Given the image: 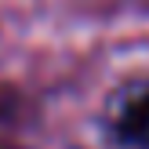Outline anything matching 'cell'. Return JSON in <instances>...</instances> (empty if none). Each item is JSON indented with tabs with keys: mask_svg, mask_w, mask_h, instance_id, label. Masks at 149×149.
Returning a JSON list of instances; mask_svg holds the SVG:
<instances>
[{
	"mask_svg": "<svg viewBox=\"0 0 149 149\" xmlns=\"http://www.w3.org/2000/svg\"><path fill=\"white\" fill-rule=\"evenodd\" d=\"M124 135H127V138H146L149 135V98L138 102V106L127 113V120H124Z\"/></svg>",
	"mask_w": 149,
	"mask_h": 149,
	"instance_id": "6da1fadb",
	"label": "cell"
}]
</instances>
